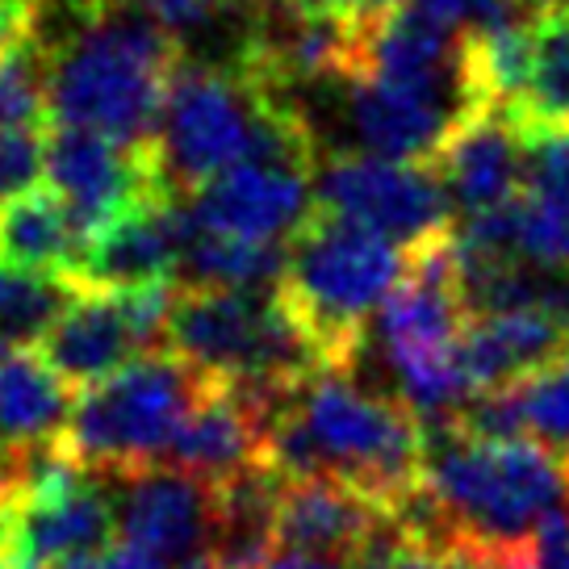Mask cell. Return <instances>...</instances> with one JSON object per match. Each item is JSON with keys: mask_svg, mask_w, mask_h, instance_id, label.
Returning <instances> with one entry per match:
<instances>
[{"mask_svg": "<svg viewBox=\"0 0 569 569\" xmlns=\"http://www.w3.org/2000/svg\"><path fill=\"white\" fill-rule=\"evenodd\" d=\"M423 419L398 393L360 386L352 369L302 381L268 427V469L281 481H348L390 516L423 490Z\"/></svg>", "mask_w": 569, "mask_h": 569, "instance_id": "1", "label": "cell"}, {"mask_svg": "<svg viewBox=\"0 0 569 569\" xmlns=\"http://www.w3.org/2000/svg\"><path fill=\"white\" fill-rule=\"evenodd\" d=\"M42 47L51 51L54 122L130 147L156 142L180 51L134 0H97Z\"/></svg>", "mask_w": 569, "mask_h": 569, "instance_id": "2", "label": "cell"}, {"mask_svg": "<svg viewBox=\"0 0 569 569\" xmlns=\"http://www.w3.org/2000/svg\"><path fill=\"white\" fill-rule=\"evenodd\" d=\"M423 495L445 540L469 557L536 540L569 507V473L536 440H481L452 423L427 431Z\"/></svg>", "mask_w": 569, "mask_h": 569, "instance_id": "3", "label": "cell"}, {"mask_svg": "<svg viewBox=\"0 0 569 569\" xmlns=\"http://www.w3.org/2000/svg\"><path fill=\"white\" fill-rule=\"evenodd\" d=\"M407 272V251L386 234L315 206L284 243L281 302L298 319L327 369H352L369 343V322L381 315Z\"/></svg>", "mask_w": 569, "mask_h": 569, "instance_id": "4", "label": "cell"}, {"mask_svg": "<svg viewBox=\"0 0 569 569\" xmlns=\"http://www.w3.org/2000/svg\"><path fill=\"white\" fill-rule=\"evenodd\" d=\"M469 319L473 315L452 231L407 251V272L377 315V339L386 369L398 381V398L423 419L427 431L452 427L473 398L461 369Z\"/></svg>", "mask_w": 569, "mask_h": 569, "instance_id": "5", "label": "cell"}, {"mask_svg": "<svg viewBox=\"0 0 569 569\" xmlns=\"http://www.w3.org/2000/svg\"><path fill=\"white\" fill-rule=\"evenodd\" d=\"M206 390V377L177 352H142L122 373L84 390L63 427V445L76 461L106 473L130 478L163 461L184 415Z\"/></svg>", "mask_w": 569, "mask_h": 569, "instance_id": "6", "label": "cell"}, {"mask_svg": "<svg viewBox=\"0 0 569 569\" xmlns=\"http://www.w3.org/2000/svg\"><path fill=\"white\" fill-rule=\"evenodd\" d=\"M315 193L322 210L386 234L407 251L448 234L452 222V197L431 163L336 151L315 172Z\"/></svg>", "mask_w": 569, "mask_h": 569, "instance_id": "7", "label": "cell"}, {"mask_svg": "<svg viewBox=\"0 0 569 569\" xmlns=\"http://www.w3.org/2000/svg\"><path fill=\"white\" fill-rule=\"evenodd\" d=\"M47 177L54 193L63 197L84 243L122 213L139 210L147 201L177 197L156 142L130 147L80 126H54V134L47 139Z\"/></svg>", "mask_w": 569, "mask_h": 569, "instance_id": "8", "label": "cell"}, {"mask_svg": "<svg viewBox=\"0 0 569 569\" xmlns=\"http://www.w3.org/2000/svg\"><path fill=\"white\" fill-rule=\"evenodd\" d=\"M106 473H76L63 486L26 495L9 511L4 566L9 569H59L76 557L109 549L118 528V498Z\"/></svg>", "mask_w": 569, "mask_h": 569, "instance_id": "9", "label": "cell"}, {"mask_svg": "<svg viewBox=\"0 0 569 569\" xmlns=\"http://www.w3.org/2000/svg\"><path fill=\"white\" fill-rule=\"evenodd\" d=\"M118 481V532L156 566L177 569L210 549L218 490L210 481L151 465Z\"/></svg>", "mask_w": 569, "mask_h": 569, "instance_id": "10", "label": "cell"}, {"mask_svg": "<svg viewBox=\"0 0 569 569\" xmlns=\"http://www.w3.org/2000/svg\"><path fill=\"white\" fill-rule=\"evenodd\" d=\"M315 168L243 160L201 184L189 201L197 227L243 243H289V234L315 213Z\"/></svg>", "mask_w": 569, "mask_h": 569, "instance_id": "11", "label": "cell"}, {"mask_svg": "<svg viewBox=\"0 0 569 569\" xmlns=\"http://www.w3.org/2000/svg\"><path fill=\"white\" fill-rule=\"evenodd\" d=\"M343 126L352 130L356 151L381 160L431 163L452 126L469 113L461 92H431L386 84V80H339Z\"/></svg>", "mask_w": 569, "mask_h": 569, "instance_id": "12", "label": "cell"}, {"mask_svg": "<svg viewBox=\"0 0 569 569\" xmlns=\"http://www.w3.org/2000/svg\"><path fill=\"white\" fill-rule=\"evenodd\" d=\"M184 206L177 197L147 201L139 210L122 213L101 234H92L84 260L71 281L80 289L101 293H134L151 284H172L184 256Z\"/></svg>", "mask_w": 569, "mask_h": 569, "instance_id": "13", "label": "cell"}, {"mask_svg": "<svg viewBox=\"0 0 569 569\" xmlns=\"http://www.w3.org/2000/svg\"><path fill=\"white\" fill-rule=\"evenodd\" d=\"M390 511L336 478L281 481L277 495V549L352 566L386 523Z\"/></svg>", "mask_w": 569, "mask_h": 569, "instance_id": "14", "label": "cell"}, {"mask_svg": "<svg viewBox=\"0 0 569 569\" xmlns=\"http://www.w3.org/2000/svg\"><path fill=\"white\" fill-rule=\"evenodd\" d=\"M436 177L445 180L452 206L465 213L498 210L523 184V134L502 109H469L436 151Z\"/></svg>", "mask_w": 569, "mask_h": 569, "instance_id": "15", "label": "cell"}, {"mask_svg": "<svg viewBox=\"0 0 569 569\" xmlns=\"http://www.w3.org/2000/svg\"><path fill=\"white\" fill-rule=\"evenodd\" d=\"M147 352L139 327L130 319V306L122 293H101V289H80L71 306L59 315L51 331L42 336V360L63 386L92 390L122 373L130 360Z\"/></svg>", "mask_w": 569, "mask_h": 569, "instance_id": "16", "label": "cell"}, {"mask_svg": "<svg viewBox=\"0 0 569 569\" xmlns=\"http://www.w3.org/2000/svg\"><path fill=\"white\" fill-rule=\"evenodd\" d=\"M569 356V322L545 310L473 315L461 336V369L473 393L516 386Z\"/></svg>", "mask_w": 569, "mask_h": 569, "instance_id": "17", "label": "cell"}, {"mask_svg": "<svg viewBox=\"0 0 569 569\" xmlns=\"http://www.w3.org/2000/svg\"><path fill=\"white\" fill-rule=\"evenodd\" d=\"M84 234L76 231L63 197L30 189L0 206V268L38 277H76L84 260Z\"/></svg>", "mask_w": 569, "mask_h": 569, "instance_id": "18", "label": "cell"}, {"mask_svg": "<svg viewBox=\"0 0 569 569\" xmlns=\"http://www.w3.org/2000/svg\"><path fill=\"white\" fill-rule=\"evenodd\" d=\"M532 18L523 13L478 34H465V92L473 109H502L516 118L532 80Z\"/></svg>", "mask_w": 569, "mask_h": 569, "instance_id": "19", "label": "cell"}, {"mask_svg": "<svg viewBox=\"0 0 569 569\" xmlns=\"http://www.w3.org/2000/svg\"><path fill=\"white\" fill-rule=\"evenodd\" d=\"M71 419L68 386L30 348L0 352V445H38L63 436Z\"/></svg>", "mask_w": 569, "mask_h": 569, "instance_id": "20", "label": "cell"}, {"mask_svg": "<svg viewBox=\"0 0 569 569\" xmlns=\"http://www.w3.org/2000/svg\"><path fill=\"white\" fill-rule=\"evenodd\" d=\"M184 289H277L284 272V243H243L231 234L197 227L184 206Z\"/></svg>", "mask_w": 569, "mask_h": 569, "instance_id": "21", "label": "cell"}, {"mask_svg": "<svg viewBox=\"0 0 569 569\" xmlns=\"http://www.w3.org/2000/svg\"><path fill=\"white\" fill-rule=\"evenodd\" d=\"M532 80L519 130H569V0L545 4L532 18Z\"/></svg>", "mask_w": 569, "mask_h": 569, "instance_id": "22", "label": "cell"}, {"mask_svg": "<svg viewBox=\"0 0 569 569\" xmlns=\"http://www.w3.org/2000/svg\"><path fill=\"white\" fill-rule=\"evenodd\" d=\"M76 293H80V284L71 277L4 272L0 277V352L42 343V336L59 322V315L68 310Z\"/></svg>", "mask_w": 569, "mask_h": 569, "instance_id": "23", "label": "cell"}, {"mask_svg": "<svg viewBox=\"0 0 569 569\" xmlns=\"http://www.w3.org/2000/svg\"><path fill=\"white\" fill-rule=\"evenodd\" d=\"M511 390L519 419V436H532L536 445L557 452L561 461L569 457V356L552 360L549 369L523 377Z\"/></svg>", "mask_w": 569, "mask_h": 569, "instance_id": "24", "label": "cell"}, {"mask_svg": "<svg viewBox=\"0 0 569 569\" xmlns=\"http://www.w3.org/2000/svg\"><path fill=\"white\" fill-rule=\"evenodd\" d=\"M51 118V51L42 38L0 59V130H34Z\"/></svg>", "mask_w": 569, "mask_h": 569, "instance_id": "25", "label": "cell"}, {"mask_svg": "<svg viewBox=\"0 0 569 569\" xmlns=\"http://www.w3.org/2000/svg\"><path fill=\"white\" fill-rule=\"evenodd\" d=\"M47 172V134L42 130H0V206L30 193Z\"/></svg>", "mask_w": 569, "mask_h": 569, "instance_id": "26", "label": "cell"}, {"mask_svg": "<svg viewBox=\"0 0 569 569\" xmlns=\"http://www.w3.org/2000/svg\"><path fill=\"white\" fill-rule=\"evenodd\" d=\"M410 4L461 38L519 18V0H410Z\"/></svg>", "mask_w": 569, "mask_h": 569, "instance_id": "27", "label": "cell"}, {"mask_svg": "<svg viewBox=\"0 0 569 569\" xmlns=\"http://www.w3.org/2000/svg\"><path fill=\"white\" fill-rule=\"evenodd\" d=\"M381 569H473L465 561L461 549H445V545H427L415 536H402V545L390 552V561Z\"/></svg>", "mask_w": 569, "mask_h": 569, "instance_id": "28", "label": "cell"}, {"mask_svg": "<svg viewBox=\"0 0 569 569\" xmlns=\"http://www.w3.org/2000/svg\"><path fill=\"white\" fill-rule=\"evenodd\" d=\"M42 0H0V59L38 38Z\"/></svg>", "mask_w": 569, "mask_h": 569, "instance_id": "29", "label": "cell"}, {"mask_svg": "<svg viewBox=\"0 0 569 569\" xmlns=\"http://www.w3.org/2000/svg\"><path fill=\"white\" fill-rule=\"evenodd\" d=\"M536 557H540V569H569V507L540 523Z\"/></svg>", "mask_w": 569, "mask_h": 569, "instance_id": "30", "label": "cell"}, {"mask_svg": "<svg viewBox=\"0 0 569 569\" xmlns=\"http://www.w3.org/2000/svg\"><path fill=\"white\" fill-rule=\"evenodd\" d=\"M302 4L306 9H315V13H327V18L360 26V21H373V18H381V13L398 9L402 0H302Z\"/></svg>", "mask_w": 569, "mask_h": 569, "instance_id": "31", "label": "cell"}, {"mask_svg": "<svg viewBox=\"0 0 569 569\" xmlns=\"http://www.w3.org/2000/svg\"><path fill=\"white\" fill-rule=\"evenodd\" d=\"M59 569H163L156 566L151 557H142L139 549H130V545H109L106 552H92V557H76V561H68V566Z\"/></svg>", "mask_w": 569, "mask_h": 569, "instance_id": "32", "label": "cell"}, {"mask_svg": "<svg viewBox=\"0 0 569 569\" xmlns=\"http://www.w3.org/2000/svg\"><path fill=\"white\" fill-rule=\"evenodd\" d=\"M465 561L473 569H540L536 540H528V545H507V549H490V552H469Z\"/></svg>", "mask_w": 569, "mask_h": 569, "instance_id": "33", "label": "cell"}, {"mask_svg": "<svg viewBox=\"0 0 569 569\" xmlns=\"http://www.w3.org/2000/svg\"><path fill=\"white\" fill-rule=\"evenodd\" d=\"M268 569H348L339 561H322V557H298V552H281Z\"/></svg>", "mask_w": 569, "mask_h": 569, "instance_id": "34", "label": "cell"}, {"mask_svg": "<svg viewBox=\"0 0 569 569\" xmlns=\"http://www.w3.org/2000/svg\"><path fill=\"white\" fill-rule=\"evenodd\" d=\"M177 569H222V566L213 561L210 552H201V557H193V561H184V566H177Z\"/></svg>", "mask_w": 569, "mask_h": 569, "instance_id": "35", "label": "cell"}, {"mask_svg": "<svg viewBox=\"0 0 569 569\" xmlns=\"http://www.w3.org/2000/svg\"><path fill=\"white\" fill-rule=\"evenodd\" d=\"M566 473H569V457H566Z\"/></svg>", "mask_w": 569, "mask_h": 569, "instance_id": "36", "label": "cell"}, {"mask_svg": "<svg viewBox=\"0 0 569 569\" xmlns=\"http://www.w3.org/2000/svg\"><path fill=\"white\" fill-rule=\"evenodd\" d=\"M549 4H557V0H549Z\"/></svg>", "mask_w": 569, "mask_h": 569, "instance_id": "37", "label": "cell"}]
</instances>
